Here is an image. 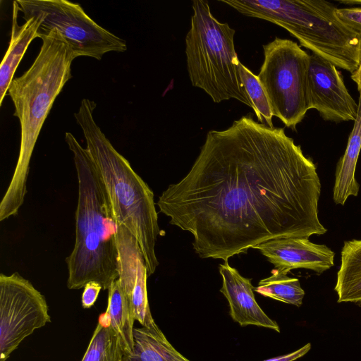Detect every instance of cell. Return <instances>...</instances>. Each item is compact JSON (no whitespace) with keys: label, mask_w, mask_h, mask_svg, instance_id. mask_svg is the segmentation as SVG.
<instances>
[{"label":"cell","mask_w":361,"mask_h":361,"mask_svg":"<svg viewBox=\"0 0 361 361\" xmlns=\"http://www.w3.org/2000/svg\"><path fill=\"white\" fill-rule=\"evenodd\" d=\"M321 189L315 164L283 128L245 116L208 132L188 174L157 204L192 235L200 258L225 262L271 240L324 234Z\"/></svg>","instance_id":"cell-1"},{"label":"cell","mask_w":361,"mask_h":361,"mask_svg":"<svg viewBox=\"0 0 361 361\" xmlns=\"http://www.w3.org/2000/svg\"><path fill=\"white\" fill-rule=\"evenodd\" d=\"M42 44L34 62L21 76L13 78L8 94L13 116L20 125V144L11 180L0 202V221L18 214L27 193L31 157L42 126L53 104L71 78L75 59L69 44L56 30H40Z\"/></svg>","instance_id":"cell-2"},{"label":"cell","mask_w":361,"mask_h":361,"mask_svg":"<svg viewBox=\"0 0 361 361\" xmlns=\"http://www.w3.org/2000/svg\"><path fill=\"white\" fill-rule=\"evenodd\" d=\"M95 107L94 102L83 99L74 116L82 130L112 218L136 239L149 276L159 265L155 245L160 228L154 193L97 126L93 118Z\"/></svg>","instance_id":"cell-3"},{"label":"cell","mask_w":361,"mask_h":361,"mask_svg":"<svg viewBox=\"0 0 361 361\" xmlns=\"http://www.w3.org/2000/svg\"><path fill=\"white\" fill-rule=\"evenodd\" d=\"M65 140L73 155L78 179L75 244L66 258L67 288L78 290L90 281H97L102 290H108L118 276V225L87 149L71 133H66Z\"/></svg>","instance_id":"cell-4"},{"label":"cell","mask_w":361,"mask_h":361,"mask_svg":"<svg viewBox=\"0 0 361 361\" xmlns=\"http://www.w3.org/2000/svg\"><path fill=\"white\" fill-rule=\"evenodd\" d=\"M243 15L278 25L300 45L351 74L361 61V35L337 16V8L318 0H221Z\"/></svg>","instance_id":"cell-5"},{"label":"cell","mask_w":361,"mask_h":361,"mask_svg":"<svg viewBox=\"0 0 361 361\" xmlns=\"http://www.w3.org/2000/svg\"><path fill=\"white\" fill-rule=\"evenodd\" d=\"M192 6L190 28L185 37L192 85L204 90L214 102L234 99L252 109L240 73L235 30L213 16L207 1L195 0Z\"/></svg>","instance_id":"cell-6"},{"label":"cell","mask_w":361,"mask_h":361,"mask_svg":"<svg viewBox=\"0 0 361 361\" xmlns=\"http://www.w3.org/2000/svg\"><path fill=\"white\" fill-rule=\"evenodd\" d=\"M263 49L264 59L258 78L273 116L295 130L310 109V55L296 42L279 37Z\"/></svg>","instance_id":"cell-7"},{"label":"cell","mask_w":361,"mask_h":361,"mask_svg":"<svg viewBox=\"0 0 361 361\" xmlns=\"http://www.w3.org/2000/svg\"><path fill=\"white\" fill-rule=\"evenodd\" d=\"M26 20L39 16L40 30H56L72 49L75 57L98 60L107 52H123L126 42L99 25L78 4L66 0L17 1Z\"/></svg>","instance_id":"cell-8"},{"label":"cell","mask_w":361,"mask_h":361,"mask_svg":"<svg viewBox=\"0 0 361 361\" xmlns=\"http://www.w3.org/2000/svg\"><path fill=\"white\" fill-rule=\"evenodd\" d=\"M45 297L18 272L0 274V361L20 343L51 322Z\"/></svg>","instance_id":"cell-9"},{"label":"cell","mask_w":361,"mask_h":361,"mask_svg":"<svg viewBox=\"0 0 361 361\" xmlns=\"http://www.w3.org/2000/svg\"><path fill=\"white\" fill-rule=\"evenodd\" d=\"M310 109L325 121H355L358 103L349 93L341 72L330 61L312 53L308 70Z\"/></svg>","instance_id":"cell-10"},{"label":"cell","mask_w":361,"mask_h":361,"mask_svg":"<svg viewBox=\"0 0 361 361\" xmlns=\"http://www.w3.org/2000/svg\"><path fill=\"white\" fill-rule=\"evenodd\" d=\"M117 225L118 279L130 300L135 320L148 326L155 322L148 302L145 261L135 237L126 227Z\"/></svg>","instance_id":"cell-11"},{"label":"cell","mask_w":361,"mask_h":361,"mask_svg":"<svg viewBox=\"0 0 361 361\" xmlns=\"http://www.w3.org/2000/svg\"><path fill=\"white\" fill-rule=\"evenodd\" d=\"M267 258L278 271L288 274L293 269H310L320 274L334 265L335 253L325 245L307 238H277L254 247Z\"/></svg>","instance_id":"cell-12"},{"label":"cell","mask_w":361,"mask_h":361,"mask_svg":"<svg viewBox=\"0 0 361 361\" xmlns=\"http://www.w3.org/2000/svg\"><path fill=\"white\" fill-rule=\"evenodd\" d=\"M222 278L220 292L226 298L229 314L241 326L253 325L280 332L279 324L271 319L259 307L254 295L251 280L240 274L228 261L219 266Z\"/></svg>","instance_id":"cell-13"},{"label":"cell","mask_w":361,"mask_h":361,"mask_svg":"<svg viewBox=\"0 0 361 361\" xmlns=\"http://www.w3.org/2000/svg\"><path fill=\"white\" fill-rule=\"evenodd\" d=\"M20 6L17 1L13 2V18L11 39L8 48L0 67V105L2 104L15 72L23 59L29 44L39 37L42 20L39 16H32L22 25L18 23Z\"/></svg>","instance_id":"cell-14"},{"label":"cell","mask_w":361,"mask_h":361,"mask_svg":"<svg viewBox=\"0 0 361 361\" xmlns=\"http://www.w3.org/2000/svg\"><path fill=\"white\" fill-rule=\"evenodd\" d=\"M361 150V94L358 100L357 115L343 155L337 163L333 199L336 204L344 205L348 198L357 196L360 185L355 178V169Z\"/></svg>","instance_id":"cell-15"},{"label":"cell","mask_w":361,"mask_h":361,"mask_svg":"<svg viewBox=\"0 0 361 361\" xmlns=\"http://www.w3.org/2000/svg\"><path fill=\"white\" fill-rule=\"evenodd\" d=\"M123 361H190L169 343L154 322L134 328L133 349L124 355Z\"/></svg>","instance_id":"cell-16"},{"label":"cell","mask_w":361,"mask_h":361,"mask_svg":"<svg viewBox=\"0 0 361 361\" xmlns=\"http://www.w3.org/2000/svg\"><path fill=\"white\" fill-rule=\"evenodd\" d=\"M334 290L338 302L361 305V240L344 242Z\"/></svg>","instance_id":"cell-17"},{"label":"cell","mask_w":361,"mask_h":361,"mask_svg":"<svg viewBox=\"0 0 361 361\" xmlns=\"http://www.w3.org/2000/svg\"><path fill=\"white\" fill-rule=\"evenodd\" d=\"M106 312L109 315L111 326L121 339L124 355L130 353L133 349V324L135 320L130 300L118 279L108 289Z\"/></svg>","instance_id":"cell-18"},{"label":"cell","mask_w":361,"mask_h":361,"mask_svg":"<svg viewBox=\"0 0 361 361\" xmlns=\"http://www.w3.org/2000/svg\"><path fill=\"white\" fill-rule=\"evenodd\" d=\"M257 293L271 299L300 307L305 296L300 281L274 269L271 275L259 281L254 288Z\"/></svg>","instance_id":"cell-19"},{"label":"cell","mask_w":361,"mask_h":361,"mask_svg":"<svg viewBox=\"0 0 361 361\" xmlns=\"http://www.w3.org/2000/svg\"><path fill=\"white\" fill-rule=\"evenodd\" d=\"M124 351L119 336L110 325L98 323L81 361H123Z\"/></svg>","instance_id":"cell-20"},{"label":"cell","mask_w":361,"mask_h":361,"mask_svg":"<svg viewBox=\"0 0 361 361\" xmlns=\"http://www.w3.org/2000/svg\"><path fill=\"white\" fill-rule=\"evenodd\" d=\"M240 73L258 121L268 127H274L272 123L274 116L271 106L258 76L242 63L240 64Z\"/></svg>","instance_id":"cell-21"},{"label":"cell","mask_w":361,"mask_h":361,"mask_svg":"<svg viewBox=\"0 0 361 361\" xmlns=\"http://www.w3.org/2000/svg\"><path fill=\"white\" fill-rule=\"evenodd\" d=\"M336 15L345 25L361 35V8H337Z\"/></svg>","instance_id":"cell-22"},{"label":"cell","mask_w":361,"mask_h":361,"mask_svg":"<svg viewBox=\"0 0 361 361\" xmlns=\"http://www.w3.org/2000/svg\"><path fill=\"white\" fill-rule=\"evenodd\" d=\"M82 294V306L85 309H88L92 307L100 293L102 290V286L97 281H90L83 288Z\"/></svg>","instance_id":"cell-23"},{"label":"cell","mask_w":361,"mask_h":361,"mask_svg":"<svg viewBox=\"0 0 361 361\" xmlns=\"http://www.w3.org/2000/svg\"><path fill=\"white\" fill-rule=\"evenodd\" d=\"M311 343H308L292 353L276 356L263 361H295L307 354L311 349Z\"/></svg>","instance_id":"cell-24"},{"label":"cell","mask_w":361,"mask_h":361,"mask_svg":"<svg viewBox=\"0 0 361 361\" xmlns=\"http://www.w3.org/2000/svg\"><path fill=\"white\" fill-rule=\"evenodd\" d=\"M351 79L356 83L357 90L361 94V61L357 70L351 74Z\"/></svg>","instance_id":"cell-25"},{"label":"cell","mask_w":361,"mask_h":361,"mask_svg":"<svg viewBox=\"0 0 361 361\" xmlns=\"http://www.w3.org/2000/svg\"><path fill=\"white\" fill-rule=\"evenodd\" d=\"M341 2L347 4H361V1H343Z\"/></svg>","instance_id":"cell-26"}]
</instances>
